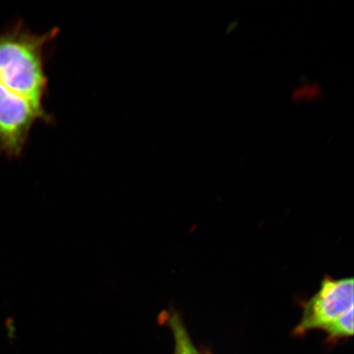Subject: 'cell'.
<instances>
[{"mask_svg":"<svg viewBox=\"0 0 354 354\" xmlns=\"http://www.w3.org/2000/svg\"><path fill=\"white\" fill-rule=\"evenodd\" d=\"M57 34V28L33 33L21 21L0 33V84L44 111L48 87L44 50Z\"/></svg>","mask_w":354,"mask_h":354,"instance_id":"obj_1","label":"cell"},{"mask_svg":"<svg viewBox=\"0 0 354 354\" xmlns=\"http://www.w3.org/2000/svg\"><path fill=\"white\" fill-rule=\"evenodd\" d=\"M37 121L50 122L51 117L0 84V155L19 158Z\"/></svg>","mask_w":354,"mask_h":354,"instance_id":"obj_2","label":"cell"},{"mask_svg":"<svg viewBox=\"0 0 354 354\" xmlns=\"http://www.w3.org/2000/svg\"><path fill=\"white\" fill-rule=\"evenodd\" d=\"M353 308V279L326 277L317 293L304 303L302 318L295 334L323 330L348 310Z\"/></svg>","mask_w":354,"mask_h":354,"instance_id":"obj_3","label":"cell"},{"mask_svg":"<svg viewBox=\"0 0 354 354\" xmlns=\"http://www.w3.org/2000/svg\"><path fill=\"white\" fill-rule=\"evenodd\" d=\"M168 322L174 332L176 354H198L180 317L172 314Z\"/></svg>","mask_w":354,"mask_h":354,"instance_id":"obj_4","label":"cell"},{"mask_svg":"<svg viewBox=\"0 0 354 354\" xmlns=\"http://www.w3.org/2000/svg\"><path fill=\"white\" fill-rule=\"evenodd\" d=\"M329 342L348 338L353 334V308L348 310L337 319L330 323L324 329Z\"/></svg>","mask_w":354,"mask_h":354,"instance_id":"obj_5","label":"cell"},{"mask_svg":"<svg viewBox=\"0 0 354 354\" xmlns=\"http://www.w3.org/2000/svg\"><path fill=\"white\" fill-rule=\"evenodd\" d=\"M320 95L319 86L315 83L307 84L296 88L293 94V100L295 102L311 101L319 98Z\"/></svg>","mask_w":354,"mask_h":354,"instance_id":"obj_6","label":"cell"}]
</instances>
